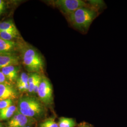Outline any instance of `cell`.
<instances>
[{
    "mask_svg": "<svg viewBox=\"0 0 127 127\" xmlns=\"http://www.w3.org/2000/svg\"><path fill=\"white\" fill-rule=\"evenodd\" d=\"M19 60L16 54L0 55V70L10 65H18Z\"/></svg>",
    "mask_w": 127,
    "mask_h": 127,
    "instance_id": "obj_9",
    "label": "cell"
},
{
    "mask_svg": "<svg viewBox=\"0 0 127 127\" xmlns=\"http://www.w3.org/2000/svg\"><path fill=\"white\" fill-rule=\"evenodd\" d=\"M30 127V126H26V127Z\"/></svg>",
    "mask_w": 127,
    "mask_h": 127,
    "instance_id": "obj_23",
    "label": "cell"
},
{
    "mask_svg": "<svg viewBox=\"0 0 127 127\" xmlns=\"http://www.w3.org/2000/svg\"><path fill=\"white\" fill-rule=\"evenodd\" d=\"M35 122L34 119L29 118L17 110L13 116L9 119L7 127H24L32 125Z\"/></svg>",
    "mask_w": 127,
    "mask_h": 127,
    "instance_id": "obj_6",
    "label": "cell"
},
{
    "mask_svg": "<svg viewBox=\"0 0 127 127\" xmlns=\"http://www.w3.org/2000/svg\"><path fill=\"white\" fill-rule=\"evenodd\" d=\"M59 127H75L76 126V122L73 118L61 117L58 122Z\"/></svg>",
    "mask_w": 127,
    "mask_h": 127,
    "instance_id": "obj_15",
    "label": "cell"
},
{
    "mask_svg": "<svg viewBox=\"0 0 127 127\" xmlns=\"http://www.w3.org/2000/svg\"><path fill=\"white\" fill-rule=\"evenodd\" d=\"M17 111L29 118L42 117L46 113L45 106L39 99L33 96H24L18 102Z\"/></svg>",
    "mask_w": 127,
    "mask_h": 127,
    "instance_id": "obj_2",
    "label": "cell"
},
{
    "mask_svg": "<svg viewBox=\"0 0 127 127\" xmlns=\"http://www.w3.org/2000/svg\"><path fill=\"white\" fill-rule=\"evenodd\" d=\"M22 47L16 41H6L0 38V55L16 54Z\"/></svg>",
    "mask_w": 127,
    "mask_h": 127,
    "instance_id": "obj_7",
    "label": "cell"
},
{
    "mask_svg": "<svg viewBox=\"0 0 127 127\" xmlns=\"http://www.w3.org/2000/svg\"><path fill=\"white\" fill-rule=\"evenodd\" d=\"M98 14V9L88 4L76 10L66 18L72 27L79 32L85 33Z\"/></svg>",
    "mask_w": 127,
    "mask_h": 127,
    "instance_id": "obj_1",
    "label": "cell"
},
{
    "mask_svg": "<svg viewBox=\"0 0 127 127\" xmlns=\"http://www.w3.org/2000/svg\"><path fill=\"white\" fill-rule=\"evenodd\" d=\"M52 3L65 17L77 9L88 4L85 1L82 0H57L53 1Z\"/></svg>",
    "mask_w": 127,
    "mask_h": 127,
    "instance_id": "obj_5",
    "label": "cell"
},
{
    "mask_svg": "<svg viewBox=\"0 0 127 127\" xmlns=\"http://www.w3.org/2000/svg\"><path fill=\"white\" fill-rule=\"evenodd\" d=\"M16 82L18 91L21 92H28V75L26 73H21L18 77Z\"/></svg>",
    "mask_w": 127,
    "mask_h": 127,
    "instance_id": "obj_11",
    "label": "cell"
},
{
    "mask_svg": "<svg viewBox=\"0 0 127 127\" xmlns=\"http://www.w3.org/2000/svg\"><path fill=\"white\" fill-rule=\"evenodd\" d=\"M40 127H59L58 123H56L53 118L46 119L40 123Z\"/></svg>",
    "mask_w": 127,
    "mask_h": 127,
    "instance_id": "obj_17",
    "label": "cell"
},
{
    "mask_svg": "<svg viewBox=\"0 0 127 127\" xmlns=\"http://www.w3.org/2000/svg\"><path fill=\"white\" fill-rule=\"evenodd\" d=\"M17 110V107L12 105L4 109H0V121H4L11 118Z\"/></svg>",
    "mask_w": 127,
    "mask_h": 127,
    "instance_id": "obj_12",
    "label": "cell"
},
{
    "mask_svg": "<svg viewBox=\"0 0 127 127\" xmlns=\"http://www.w3.org/2000/svg\"><path fill=\"white\" fill-rule=\"evenodd\" d=\"M13 100L6 99L0 101V109H4L13 105Z\"/></svg>",
    "mask_w": 127,
    "mask_h": 127,
    "instance_id": "obj_18",
    "label": "cell"
},
{
    "mask_svg": "<svg viewBox=\"0 0 127 127\" xmlns=\"http://www.w3.org/2000/svg\"><path fill=\"white\" fill-rule=\"evenodd\" d=\"M0 127H3V126H2V124L0 123Z\"/></svg>",
    "mask_w": 127,
    "mask_h": 127,
    "instance_id": "obj_22",
    "label": "cell"
},
{
    "mask_svg": "<svg viewBox=\"0 0 127 127\" xmlns=\"http://www.w3.org/2000/svg\"><path fill=\"white\" fill-rule=\"evenodd\" d=\"M7 80L6 78L5 77L3 73L1 72V71L0 70V84L2 83H9Z\"/></svg>",
    "mask_w": 127,
    "mask_h": 127,
    "instance_id": "obj_19",
    "label": "cell"
},
{
    "mask_svg": "<svg viewBox=\"0 0 127 127\" xmlns=\"http://www.w3.org/2000/svg\"><path fill=\"white\" fill-rule=\"evenodd\" d=\"M7 80L10 82L17 81L18 78L19 67L18 65H10L0 70Z\"/></svg>",
    "mask_w": 127,
    "mask_h": 127,
    "instance_id": "obj_10",
    "label": "cell"
},
{
    "mask_svg": "<svg viewBox=\"0 0 127 127\" xmlns=\"http://www.w3.org/2000/svg\"><path fill=\"white\" fill-rule=\"evenodd\" d=\"M42 74L36 73H31L28 75V92L31 94H33V89L37 80Z\"/></svg>",
    "mask_w": 127,
    "mask_h": 127,
    "instance_id": "obj_14",
    "label": "cell"
},
{
    "mask_svg": "<svg viewBox=\"0 0 127 127\" xmlns=\"http://www.w3.org/2000/svg\"><path fill=\"white\" fill-rule=\"evenodd\" d=\"M78 127H93L89 124L86 123H81Z\"/></svg>",
    "mask_w": 127,
    "mask_h": 127,
    "instance_id": "obj_21",
    "label": "cell"
},
{
    "mask_svg": "<svg viewBox=\"0 0 127 127\" xmlns=\"http://www.w3.org/2000/svg\"><path fill=\"white\" fill-rule=\"evenodd\" d=\"M53 88L50 80L42 75L37 95L38 98L45 106H50L53 103Z\"/></svg>",
    "mask_w": 127,
    "mask_h": 127,
    "instance_id": "obj_4",
    "label": "cell"
},
{
    "mask_svg": "<svg viewBox=\"0 0 127 127\" xmlns=\"http://www.w3.org/2000/svg\"><path fill=\"white\" fill-rule=\"evenodd\" d=\"M23 64L26 70L30 73L41 74L44 71V61L38 51L31 47L23 50L22 53Z\"/></svg>",
    "mask_w": 127,
    "mask_h": 127,
    "instance_id": "obj_3",
    "label": "cell"
},
{
    "mask_svg": "<svg viewBox=\"0 0 127 127\" xmlns=\"http://www.w3.org/2000/svg\"><path fill=\"white\" fill-rule=\"evenodd\" d=\"M16 89L9 83L0 84V101L6 99L13 100L18 97Z\"/></svg>",
    "mask_w": 127,
    "mask_h": 127,
    "instance_id": "obj_8",
    "label": "cell"
},
{
    "mask_svg": "<svg viewBox=\"0 0 127 127\" xmlns=\"http://www.w3.org/2000/svg\"><path fill=\"white\" fill-rule=\"evenodd\" d=\"M20 35L19 32H0V38L8 41H14L19 39Z\"/></svg>",
    "mask_w": 127,
    "mask_h": 127,
    "instance_id": "obj_16",
    "label": "cell"
},
{
    "mask_svg": "<svg viewBox=\"0 0 127 127\" xmlns=\"http://www.w3.org/2000/svg\"><path fill=\"white\" fill-rule=\"evenodd\" d=\"M0 32H19L15 25L11 20L0 22Z\"/></svg>",
    "mask_w": 127,
    "mask_h": 127,
    "instance_id": "obj_13",
    "label": "cell"
},
{
    "mask_svg": "<svg viewBox=\"0 0 127 127\" xmlns=\"http://www.w3.org/2000/svg\"><path fill=\"white\" fill-rule=\"evenodd\" d=\"M5 8V3L2 0H0V15L3 12Z\"/></svg>",
    "mask_w": 127,
    "mask_h": 127,
    "instance_id": "obj_20",
    "label": "cell"
}]
</instances>
